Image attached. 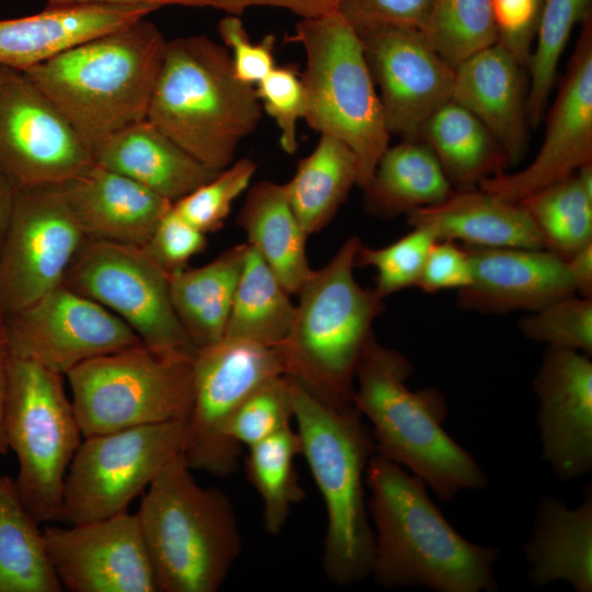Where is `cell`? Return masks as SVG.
<instances>
[{
  "mask_svg": "<svg viewBox=\"0 0 592 592\" xmlns=\"http://www.w3.org/2000/svg\"><path fill=\"white\" fill-rule=\"evenodd\" d=\"M374 528L371 576L384 588L493 592L499 550L464 538L426 492L425 482L375 453L367 465Z\"/></svg>",
  "mask_w": 592,
  "mask_h": 592,
  "instance_id": "6da1fadb",
  "label": "cell"
},
{
  "mask_svg": "<svg viewBox=\"0 0 592 592\" xmlns=\"http://www.w3.org/2000/svg\"><path fill=\"white\" fill-rule=\"evenodd\" d=\"M166 45L160 30L141 18L23 72L92 152L112 134L147 118Z\"/></svg>",
  "mask_w": 592,
  "mask_h": 592,
  "instance_id": "7a4b0ae2",
  "label": "cell"
},
{
  "mask_svg": "<svg viewBox=\"0 0 592 592\" xmlns=\"http://www.w3.org/2000/svg\"><path fill=\"white\" fill-rule=\"evenodd\" d=\"M411 373L401 352L375 335L369 340L357 365L353 401L371 422L377 453L422 479L442 501L485 488L478 463L443 428L445 398L436 388L409 389Z\"/></svg>",
  "mask_w": 592,
  "mask_h": 592,
  "instance_id": "3957f363",
  "label": "cell"
},
{
  "mask_svg": "<svg viewBox=\"0 0 592 592\" xmlns=\"http://www.w3.org/2000/svg\"><path fill=\"white\" fill-rule=\"evenodd\" d=\"M261 117L255 88L238 79L224 45L203 35L167 41L147 119L178 146L219 172Z\"/></svg>",
  "mask_w": 592,
  "mask_h": 592,
  "instance_id": "277c9868",
  "label": "cell"
},
{
  "mask_svg": "<svg viewBox=\"0 0 592 592\" xmlns=\"http://www.w3.org/2000/svg\"><path fill=\"white\" fill-rule=\"evenodd\" d=\"M361 243L353 236L298 292L296 315L287 337L276 348L284 374L320 402L335 409L355 406V374L373 323L384 311L374 291L354 277Z\"/></svg>",
  "mask_w": 592,
  "mask_h": 592,
  "instance_id": "5b68a950",
  "label": "cell"
},
{
  "mask_svg": "<svg viewBox=\"0 0 592 592\" xmlns=\"http://www.w3.org/2000/svg\"><path fill=\"white\" fill-rule=\"evenodd\" d=\"M192 470L177 454L145 490L136 513L157 592H216L241 554L228 496L200 486Z\"/></svg>",
  "mask_w": 592,
  "mask_h": 592,
  "instance_id": "8992f818",
  "label": "cell"
},
{
  "mask_svg": "<svg viewBox=\"0 0 592 592\" xmlns=\"http://www.w3.org/2000/svg\"><path fill=\"white\" fill-rule=\"evenodd\" d=\"M291 383L301 455L326 508L323 571L331 582L350 585L371 576L374 533L364 486L375 441L355 406L331 408Z\"/></svg>",
  "mask_w": 592,
  "mask_h": 592,
  "instance_id": "52a82bcc",
  "label": "cell"
},
{
  "mask_svg": "<svg viewBox=\"0 0 592 592\" xmlns=\"http://www.w3.org/2000/svg\"><path fill=\"white\" fill-rule=\"evenodd\" d=\"M288 41L300 44L306 55L300 75L304 119L352 149L357 186L365 187L389 146L390 133L356 30L333 8L298 22Z\"/></svg>",
  "mask_w": 592,
  "mask_h": 592,
  "instance_id": "ba28073f",
  "label": "cell"
},
{
  "mask_svg": "<svg viewBox=\"0 0 592 592\" xmlns=\"http://www.w3.org/2000/svg\"><path fill=\"white\" fill-rule=\"evenodd\" d=\"M64 377L12 355L4 436L19 462L15 483L21 500L39 523L59 520L65 478L83 439Z\"/></svg>",
  "mask_w": 592,
  "mask_h": 592,
  "instance_id": "9c48e42d",
  "label": "cell"
},
{
  "mask_svg": "<svg viewBox=\"0 0 592 592\" xmlns=\"http://www.w3.org/2000/svg\"><path fill=\"white\" fill-rule=\"evenodd\" d=\"M194 355H162L143 342L72 368L71 403L83 437L183 421L193 399Z\"/></svg>",
  "mask_w": 592,
  "mask_h": 592,
  "instance_id": "30bf717a",
  "label": "cell"
},
{
  "mask_svg": "<svg viewBox=\"0 0 592 592\" xmlns=\"http://www.w3.org/2000/svg\"><path fill=\"white\" fill-rule=\"evenodd\" d=\"M183 421L127 428L82 439L69 465L60 522L72 525L127 511L182 452Z\"/></svg>",
  "mask_w": 592,
  "mask_h": 592,
  "instance_id": "8fae6325",
  "label": "cell"
},
{
  "mask_svg": "<svg viewBox=\"0 0 592 592\" xmlns=\"http://www.w3.org/2000/svg\"><path fill=\"white\" fill-rule=\"evenodd\" d=\"M280 375L285 374L276 346L223 337L196 349L182 445L193 470L225 477L238 469L242 448L228 437V424L249 394Z\"/></svg>",
  "mask_w": 592,
  "mask_h": 592,
  "instance_id": "7c38bea8",
  "label": "cell"
},
{
  "mask_svg": "<svg viewBox=\"0 0 592 592\" xmlns=\"http://www.w3.org/2000/svg\"><path fill=\"white\" fill-rule=\"evenodd\" d=\"M62 284L117 316L150 350L195 354L173 309L169 275L141 247L87 238Z\"/></svg>",
  "mask_w": 592,
  "mask_h": 592,
  "instance_id": "4fadbf2b",
  "label": "cell"
},
{
  "mask_svg": "<svg viewBox=\"0 0 592 592\" xmlns=\"http://www.w3.org/2000/svg\"><path fill=\"white\" fill-rule=\"evenodd\" d=\"M93 155L49 98L21 70L0 65V172L18 190L65 183Z\"/></svg>",
  "mask_w": 592,
  "mask_h": 592,
  "instance_id": "5bb4252c",
  "label": "cell"
},
{
  "mask_svg": "<svg viewBox=\"0 0 592 592\" xmlns=\"http://www.w3.org/2000/svg\"><path fill=\"white\" fill-rule=\"evenodd\" d=\"M87 237L59 184L18 189L0 250V307L19 311L64 283Z\"/></svg>",
  "mask_w": 592,
  "mask_h": 592,
  "instance_id": "9a60e30c",
  "label": "cell"
},
{
  "mask_svg": "<svg viewBox=\"0 0 592 592\" xmlns=\"http://www.w3.org/2000/svg\"><path fill=\"white\" fill-rule=\"evenodd\" d=\"M7 320L12 355L64 376L88 360L141 342L122 319L65 284Z\"/></svg>",
  "mask_w": 592,
  "mask_h": 592,
  "instance_id": "2e32d148",
  "label": "cell"
},
{
  "mask_svg": "<svg viewBox=\"0 0 592 592\" xmlns=\"http://www.w3.org/2000/svg\"><path fill=\"white\" fill-rule=\"evenodd\" d=\"M354 29L390 135L418 139L428 118L451 101L454 68L418 30L392 25Z\"/></svg>",
  "mask_w": 592,
  "mask_h": 592,
  "instance_id": "e0dca14e",
  "label": "cell"
},
{
  "mask_svg": "<svg viewBox=\"0 0 592 592\" xmlns=\"http://www.w3.org/2000/svg\"><path fill=\"white\" fill-rule=\"evenodd\" d=\"M48 557L62 590L157 592L138 516L123 513L43 527Z\"/></svg>",
  "mask_w": 592,
  "mask_h": 592,
  "instance_id": "ac0fdd59",
  "label": "cell"
},
{
  "mask_svg": "<svg viewBox=\"0 0 592 592\" xmlns=\"http://www.w3.org/2000/svg\"><path fill=\"white\" fill-rule=\"evenodd\" d=\"M588 163H592V15L582 22L534 160L517 172L487 178L477 187L519 203Z\"/></svg>",
  "mask_w": 592,
  "mask_h": 592,
  "instance_id": "d6986e66",
  "label": "cell"
},
{
  "mask_svg": "<svg viewBox=\"0 0 592 592\" xmlns=\"http://www.w3.org/2000/svg\"><path fill=\"white\" fill-rule=\"evenodd\" d=\"M543 459L561 480L592 469V363L569 349L547 348L534 378Z\"/></svg>",
  "mask_w": 592,
  "mask_h": 592,
  "instance_id": "ffe728a7",
  "label": "cell"
},
{
  "mask_svg": "<svg viewBox=\"0 0 592 592\" xmlns=\"http://www.w3.org/2000/svg\"><path fill=\"white\" fill-rule=\"evenodd\" d=\"M465 247L473 281L457 293L464 310L532 312L577 294L565 259L546 249Z\"/></svg>",
  "mask_w": 592,
  "mask_h": 592,
  "instance_id": "44dd1931",
  "label": "cell"
},
{
  "mask_svg": "<svg viewBox=\"0 0 592 592\" xmlns=\"http://www.w3.org/2000/svg\"><path fill=\"white\" fill-rule=\"evenodd\" d=\"M84 236L141 247L172 202L98 163L59 184Z\"/></svg>",
  "mask_w": 592,
  "mask_h": 592,
  "instance_id": "7402d4cb",
  "label": "cell"
},
{
  "mask_svg": "<svg viewBox=\"0 0 592 592\" xmlns=\"http://www.w3.org/2000/svg\"><path fill=\"white\" fill-rule=\"evenodd\" d=\"M524 70L497 43L454 69L451 101L468 110L490 130L510 166L523 158L528 144Z\"/></svg>",
  "mask_w": 592,
  "mask_h": 592,
  "instance_id": "603a6c76",
  "label": "cell"
},
{
  "mask_svg": "<svg viewBox=\"0 0 592 592\" xmlns=\"http://www.w3.org/2000/svg\"><path fill=\"white\" fill-rule=\"evenodd\" d=\"M156 9L151 4L47 5L34 15L0 20V65L23 71Z\"/></svg>",
  "mask_w": 592,
  "mask_h": 592,
  "instance_id": "cb8c5ba5",
  "label": "cell"
},
{
  "mask_svg": "<svg viewBox=\"0 0 592 592\" xmlns=\"http://www.w3.org/2000/svg\"><path fill=\"white\" fill-rule=\"evenodd\" d=\"M407 216L411 227L426 228L437 240L478 248L545 249L538 228L521 203L479 187L455 189L443 202Z\"/></svg>",
  "mask_w": 592,
  "mask_h": 592,
  "instance_id": "d4e9b609",
  "label": "cell"
},
{
  "mask_svg": "<svg viewBox=\"0 0 592 592\" xmlns=\"http://www.w3.org/2000/svg\"><path fill=\"white\" fill-rule=\"evenodd\" d=\"M92 155L95 163L145 185L172 203L218 173L189 155L147 118L112 134Z\"/></svg>",
  "mask_w": 592,
  "mask_h": 592,
  "instance_id": "484cf974",
  "label": "cell"
},
{
  "mask_svg": "<svg viewBox=\"0 0 592 592\" xmlns=\"http://www.w3.org/2000/svg\"><path fill=\"white\" fill-rule=\"evenodd\" d=\"M525 551L535 587L563 580L577 592H591V488L585 490L582 504L574 509L560 500L544 498Z\"/></svg>",
  "mask_w": 592,
  "mask_h": 592,
  "instance_id": "4316f807",
  "label": "cell"
},
{
  "mask_svg": "<svg viewBox=\"0 0 592 592\" xmlns=\"http://www.w3.org/2000/svg\"><path fill=\"white\" fill-rule=\"evenodd\" d=\"M248 242L289 295H297L314 270L306 251L308 235L297 219L283 184L260 181L248 192L237 218Z\"/></svg>",
  "mask_w": 592,
  "mask_h": 592,
  "instance_id": "83f0119b",
  "label": "cell"
},
{
  "mask_svg": "<svg viewBox=\"0 0 592 592\" xmlns=\"http://www.w3.org/2000/svg\"><path fill=\"white\" fill-rule=\"evenodd\" d=\"M362 190L371 214L391 218L436 205L455 187L430 147L418 138L388 146Z\"/></svg>",
  "mask_w": 592,
  "mask_h": 592,
  "instance_id": "f1b7e54d",
  "label": "cell"
},
{
  "mask_svg": "<svg viewBox=\"0 0 592 592\" xmlns=\"http://www.w3.org/2000/svg\"><path fill=\"white\" fill-rule=\"evenodd\" d=\"M246 252L247 243L236 244L207 264L169 275L173 309L196 349L224 337Z\"/></svg>",
  "mask_w": 592,
  "mask_h": 592,
  "instance_id": "f546056e",
  "label": "cell"
},
{
  "mask_svg": "<svg viewBox=\"0 0 592 592\" xmlns=\"http://www.w3.org/2000/svg\"><path fill=\"white\" fill-rule=\"evenodd\" d=\"M419 139L433 151L456 190L475 189L482 180L503 173L510 167L504 150L490 130L453 101L428 118Z\"/></svg>",
  "mask_w": 592,
  "mask_h": 592,
  "instance_id": "4dcf8cb0",
  "label": "cell"
},
{
  "mask_svg": "<svg viewBox=\"0 0 592 592\" xmlns=\"http://www.w3.org/2000/svg\"><path fill=\"white\" fill-rule=\"evenodd\" d=\"M315 149L303 158L284 183L287 200L309 236L327 227L358 182L357 160L341 139L320 134Z\"/></svg>",
  "mask_w": 592,
  "mask_h": 592,
  "instance_id": "1f68e13d",
  "label": "cell"
},
{
  "mask_svg": "<svg viewBox=\"0 0 592 592\" xmlns=\"http://www.w3.org/2000/svg\"><path fill=\"white\" fill-rule=\"evenodd\" d=\"M39 524L21 500L15 480L0 476V592L64 591Z\"/></svg>",
  "mask_w": 592,
  "mask_h": 592,
  "instance_id": "d6a6232c",
  "label": "cell"
},
{
  "mask_svg": "<svg viewBox=\"0 0 592 592\" xmlns=\"http://www.w3.org/2000/svg\"><path fill=\"white\" fill-rule=\"evenodd\" d=\"M295 315L291 295L247 243L224 337L277 346L291 331Z\"/></svg>",
  "mask_w": 592,
  "mask_h": 592,
  "instance_id": "836d02e7",
  "label": "cell"
},
{
  "mask_svg": "<svg viewBox=\"0 0 592 592\" xmlns=\"http://www.w3.org/2000/svg\"><path fill=\"white\" fill-rule=\"evenodd\" d=\"M544 248L562 259L592 241V163L525 197Z\"/></svg>",
  "mask_w": 592,
  "mask_h": 592,
  "instance_id": "e575fe53",
  "label": "cell"
},
{
  "mask_svg": "<svg viewBox=\"0 0 592 592\" xmlns=\"http://www.w3.org/2000/svg\"><path fill=\"white\" fill-rule=\"evenodd\" d=\"M247 449L246 471L262 501L264 528L277 535L292 508L305 497L295 468V459L301 455L299 435L288 426Z\"/></svg>",
  "mask_w": 592,
  "mask_h": 592,
  "instance_id": "d590c367",
  "label": "cell"
},
{
  "mask_svg": "<svg viewBox=\"0 0 592 592\" xmlns=\"http://www.w3.org/2000/svg\"><path fill=\"white\" fill-rule=\"evenodd\" d=\"M419 32L455 69L497 43L492 0H434Z\"/></svg>",
  "mask_w": 592,
  "mask_h": 592,
  "instance_id": "8d00e7d4",
  "label": "cell"
},
{
  "mask_svg": "<svg viewBox=\"0 0 592 592\" xmlns=\"http://www.w3.org/2000/svg\"><path fill=\"white\" fill-rule=\"evenodd\" d=\"M590 15L591 0H546L527 67L526 114L532 127L545 116L558 62L573 27Z\"/></svg>",
  "mask_w": 592,
  "mask_h": 592,
  "instance_id": "74e56055",
  "label": "cell"
},
{
  "mask_svg": "<svg viewBox=\"0 0 592 592\" xmlns=\"http://www.w3.org/2000/svg\"><path fill=\"white\" fill-rule=\"evenodd\" d=\"M294 399L291 379L275 376L257 387L240 403L227 429L231 442L250 447L292 426Z\"/></svg>",
  "mask_w": 592,
  "mask_h": 592,
  "instance_id": "f35d334b",
  "label": "cell"
},
{
  "mask_svg": "<svg viewBox=\"0 0 592 592\" xmlns=\"http://www.w3.org/2000/svg\"><path fill=\"white\" fill-rule=\"evenodd\" d=\"M436 240L431 230L412 227L411 231L385 247L372 248L361 242L355 266L376 270L373 288L384 299L405 288L417 287L428 252Z\"/></svg>",
  "mask_w": 592,
  "mask_h": 592,
  "instance_id": "ab89813d",
  "label": "cell"
},
{
  "mask_svg": "<svg viewBox=\"0 0 592 592\" xmlns=\"http://www.w3.org/2000/svg\"><path fill=\"white\" fill-rule=\"evenodd\" d=\"M530 340L592 354V298L571 295L532 311L519 322Z\"/></svg>",
  "mask_w": 592,
  "mask_h": 592,
  "instance_id": "60d3db41",
  "label": "cell"
},
{
  "mask_svg": "<svg viewBox=\"0 0 592 592\" xmlns=\"http://www.w3.org/2000/svg\"><path fill=\"white\" fill-rule=\"evenodd\" d=\"M255 169L254 161L241 158L172 203V208L202 232H214L224 225L232 203L249 187Z\"/></svg>",
  "mask_w": 592,
  "mask_h": 592,
  "instance_id": "b9f144b4",
  "label": "cell"
},
{
  "mask_svg": "<svg viewBox=\"0 0 592 592\" xmlns=\"http://www.w3.org/2000/svg\"><path fill=\"white\" fill-rule=\"evenodd\" d=\"M255 86L262 107L280 128L283 150L293 155L298 148L297 122L304 118L306 111V95L297 67L275 66Z\"/></svg>",
  "mask_w": 592,
  "mask_h": 592,
  "instance_id": "7bdbcfd3",
  "label": "cell"
},
{
  "mask_svg": "<svg viewBox=\"0 0 592 592\" xmlns=\"http://www.w3.org/2000/svg\"><path fill=\"white\" fill-rule=\"evenodd\" d=\"M206 246V234L184 220L171 206L141 249L170 275L186 267L187 262L203 252Z\"/></svg>",
  "mask_w": 592,
  "mask_h": 592,
  "instance_id": "ee69618b",
  "label": "cell"
},
{
  "mask_svg": "<svg viewBox=\"0 0 592 592\" xmlns=\"http://www.w3.org/2000/svg\"><path fill=\"white\" fill-rule=\"evenodd\" d=\"M546 0H492L497 44L526 69Z\"/></svg>",
  "mask_w": 592,
  "mask_h": 592,
  "instance_id": "f6af8a7d",
  "label": "cell"
},
{
  "mask_svg": "<svg viewBox=\"0 0 592 592\" xmlns=\"http://www.w3.org/2000/svg\"><path fill=\"white\" fill-rule=\"evenodd\" d=\"M218 33L231 55L235 73L241 81L255 86L275 67L274 35L267 34L262 41L253 43L242 21L236 16L221 19Z\"/></svg>",
  "mask_w": 592,
  "mask_h": 592,
  "instance_id": "bcb514c9",
  "label": "cell"
},
{
  "mask_svg": "<svg viewBox=\"0 0 592 592\" xmlns=\"http://www.w3.org/2000/svg\"><path fill=\"white\" fill-rule=\"evenodd\" d=\"M434 0H337L335 9L354 26L392 25L420 30Z\"/></svg>",
  "mask_w": 592,
  "mask_h": 592,
  "instance_id": "7dc6e473",
  "label": "cell"
},
{
  "mask_svg": "<svg viewBox=\"0 0 592 592\" xmlns=\"http://www.w3.org/2000/svg\"><path fill=\"white\" fill-rule=\"evenodd\" d=\"M473 281L469 252L451 240H436L430 248L417 287L425 293L463 289Z\"/></svg>",
  "mask_w": 592,
  "mask_h": 592,
  "instance_id": "c3c4849f",
  "label": "cell"
},
{
  "mask_svg": "<svg viewBox=\"0 0 592 592\" xmlns=\"http://www.w3.org/2000/svg\"><path fill=\"white\" fill-rule=\"evenodd\" d=\"M576 293L592 298V241L565 259Z\"/></svg>",
  "mask_w": 592,
  "mask_h": 592,
  "instance_id": "681fc988",
  "label": "cell"
},
{
  "mask_svg": "<svg viewBox=\"0 0 592 592\" xmlns=\"http://www.w3.org/2000/svg\"><path fill=\"white\" fill-rule=\"evenodd\" d=\"M12 358V351L10 344V337L8 330L7 314L0 307V454H7L9 448L7 446L4 429H3V414L4 402L8 387L9 367Z\"/></svg>",
  "mask_w": 592,
  "mask_h": 592,
  "instance_id": "f907efd6",
  "label": "cell"
},
{
  "mask_svg": "<svg viewBox=\"0 0 592 592\" xmlns=\"http://www.w3.org/2000/svg\"><path fill=\"white\" fill-rule=\"evenodd\" d=\"M16 189L0 172V250L11 219Z\"/></svg>",
  "mask_w": 592,
  "mask_h": 592,
  "instance_id": "816d5d0a",
  "label": "cell"
},
{
  "mask_svg": "<svg viewBox=\"0 0 592 592\" xmlns=\"http://www.w3.org/2000/svg\"><path fill=\"white\" fill-rule=\"evenodd\" d=\"M52 7L89 5V4H151L161 7L167 3H182L189 0H47Z\"/></svg>",
  "mask_w": 592,
  "mask_h": 592,
  "instance_id": "f5cc1de1",
  "label": "cell"
}]
</instances>
